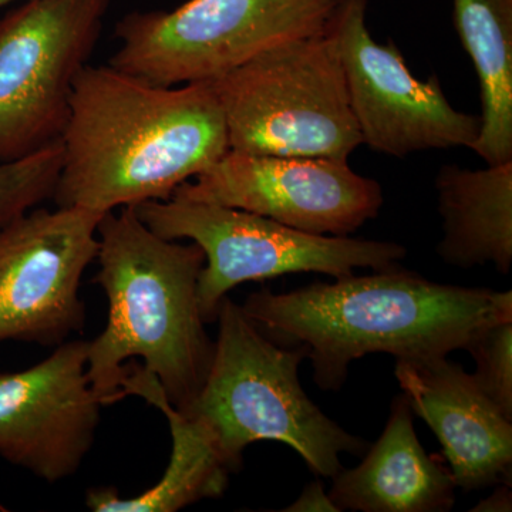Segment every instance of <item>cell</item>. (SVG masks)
I'll return each mask as SVG.
<instances>
[{"mask_svg": "<svg viewBox=\"0 0 512 512\" xmlns=\"http://www.w3.org/2000/svg\"><path fill=\"white\" fill-rule=\"evenodd\" d=\"M87 340H67L43 362L0 373V457L56 484L80 470L103 403L87 375Z\"/></svg>", "mask_w": 512, "mask_h": 512, "instance_id": "7c38bea8", "label": "cell"}, {"mask_svg": "<svg viewBox=\"0 0 512 512\" xmlns=\"http://www.w3.org/2000/svg\"><path fill=\"white\" fill-rule=\"evenodd\" d=\"M158 237L188 239L204 251L197 298L205 323L217 322L222 299L235 286L313 272L338 279L357 268L383 271L407 251L397 242L315 235L222 205L170 198L133 205Z\"/></svg>", "mask_w": 512, "mask_h": 512, "instance_id": "52a82bcc", "label": "cell"}, {"mask_svg": "<svg viewBox=\"0 0 512 512\" xmlns=\"http://www.w3.org/2000/svg\"><path fill=\"white\" fill-rule=\"evenodd\" d=\"M454 26L480 80L481 127L470 150L512 161V0H453Z\"/></svg>", "mask_w": 512, "mask_h": 512, "instance_id": "e0dca14e", "label": "cell"}, {"mask_svg": "<svg viewBox=\"0 0 512 512\" xmlns=\"http://www.w3.org/2000/svg\"><path fill=\"white\" fill-rule=\"evenodd\" d=\"M111 0H26L0 19V164L62 140Z\"/></svg>", "mask_w": 512, "mask_h": 512, "instance_id": "ba28073f", "label": "cell"}, {"mask_svg": "<svg viewBox=\"0 0 512 512\" xmlns=\"http://www.w3.org/2000/svg\"><path fill=\"white\" fill-rule=\"evenodd\" d=\"M18 2V0H0V9L5 8V6H8L9 3Z\"/></svg>", "mask_w": 512, "mask_h": 512, "instance_id": "7402d4cb", "label": "cell"}, {"mask_svg": "<svg viewBox=\"0 0 512 512\" xmlns=\"http://www.w3.org/2000/svg\"><path fill=\"white\" fill-rule=\"evenodd\" d=\"M443 220L437 254L460 269L493 264L503 275L512 264V161L468 170L443 165L434 180Z\"/></svg>", "mask_w": 512, "mask_h": 512, "instance_id": "9a60e30c", "label": "cell"}, {"mask_svg": "<svg viewBox=\"0 0 512 512\" xmlns=\"http://www.w3.org/2000/svg\"><path fill=\"white\" fill-rule=\"evenodd\" d=\"M217 322L210 373L197 399L180 413L231 473L241 470L245 450L258 441L286 444L312 473L326 478L342 470V454L366 453V440L342 429L306 396L299 366L308 350L269 339L228 296Z\"/></svg>", "mask_w": 512, "mask_h": 512, "instance_id": "277c9868", "label": "cell"}, {"mask_svg": "<svg viewBox=\"0 0 512 512\" xmlns=\"http://www.w3.org/2000/svg\"><path fill=\"white\" fill-rule=\"evenodd\" d=\"M57 207L100 214L167 201L229 150L211 82L156 86L109 66L74 80Z\"/></svg>", "mask_w": 512, "mask_h": 512, "instance_id": "6da1fadb", "label": "cell"}, {"mask_svg": "<svg viewBox=\"0 0 512 512\" xmlns=\"http://www.w3.org/2000/svg\"><path fill=\"white\" fill-rule=\"evenodd\" d=\"M126 367L124 397H143L168 421L173 440L170 463L161 480L137 497L123 498L114 487L90 488L87 508L94 512H177L198 501L222 497L231 471L195 424L170 406L153 373L136 363Z\"/></svg>", "mask_w": 512, "mask_h": 512, "instance_id": "2e32d148", "label": "cell"}, {"mask_svg": "<svg viewBox=\"0 0 512 512\" xmlns=\"http://www.w3.org/2000/svg\"><path fill=\"white\" fill-rule=\"evenodd\" d=\"M62 167V140L32 156L0 164V229L53 198Z\"/></svg>", "mask_w": 512, "mask_h": 512, "instance_id": "ac0fdd59", "label": "cell"}, {"mask_svg": "<svg viewBox=\"0 0 512 512\" xmlns=\"http://www.w3.org/2000/svg\"><path fill=\"white\" fill-rule=\"evenodd\" d=\"M284 512H340L335 503L330 500L329 494L325 493L322 481L313 480L312 483L303 488L298 500L282 510Z\"/></svg>", "mask_w": 512, "mask_h": 512, "instance_id": "ffe728a7", "label": "cell"}, {"mask_svg": "<svg viewBox=\"0 0 512 512\" xmlns=\"http://www.w3.org/2000/svg\"><path fill=\"white\" fill-rule=\"evenodd\" d=\"M366 12L367 0H342L328 29L363 144L397 158L473 146L480 116L454 109L437 76L414 77L393 40L373 39Z\"/></svg>", "mask_w": 512, "mask_h": 512, "instance_id": "9c48e42d", "label": "cell"}, {"mask_svg": "<svg viewBox=\"0 0 512 512\" xmlns=\"http://www.w3.org/2000/svg\"><path fill=\"white\" fill-rule=\"evenodd\" d=\"M119 210L106 212L97 228L94 282L106 293L109 318L89 342L87 375L103 406H111L124 399L127 360L140 357L170 406L185 412L215 352L197 298L204 251L194 242L158 237L133 205Z\"/></svg>", "mask_w": 512, "mask_h": 512, "instance_id": "3957f363", "label": "cell"}, {"mask_svg": "<svg viewBox=\"0 0 512 512\" xmlns=\"http://www.w3.org/2000/svg\"><path fill=\"white\" fill-rule=\"evenodd\" d=\"M252 212L315 235L349 237L382 210V185L329 158L228 150L173 197Z\"/></svg>", "mask_w": 512, "mask_h": 512, "instance_id": "8fae6325", "label": "cell"}, {"mask_svg": "<svg viewBox=\"0 0 512 512\" xmlns=\"http://www.w3.org/2000/svg\"><path fill=\"white\" fill-rule=\"evenodd\" d=\"M495 491L490 497L484 498L476 507L471 508L474 512H511L512 491L510 484L495 485Z\"/></svg>", "mask_w": 512, "mask_h": 512, "instance_id": "44dd1931", "label": "cell"}, {"mask_svg": "<svg viewBox=\"0 0 512 512\" xmlns=\"http://www.w3.org/2000/svg\"><path fill=\"white\" fill-rule=\"evenodd\" d=\"M103 215L40 208L0 229V342L56 348L82 332L80 282L97 258Z\"/></svg>", "mask_w": 512, "mask_h": 512, "instance_id": "30bf717a", "label": "cell"}, {"mask_svg": "<svg viewBox=\"0 0 512 512\" xmlns=\"http://www.w3.org/2000/svg\"><path fill=\"white\" fill-rule=\"evenodd\" d=\"M466 350L476 360L474 380L512 420V320L488 326Z\"/></svg>", "mask_w": 512, "mask_h": 512, "instance_id": "d6986e66", "label": "cell"}, {"mask_svg": "<svg viewBox=\"0 0 512 512\" xmlns=\"http://www.w3.org/2000/svg\"><path fill=\"white\" fill-rule=\"evenodd\" d=\"M211 83L229 150L349 161L363 144L329 32L272 47Z\"/></svg>", "mask_w": 512, "mask_h": 512, "instance_id": "5b68a950", "label": "cell"}, {"mask_svg": "<svg viewBox=\"0 0 512 512\" xmlns=\"http://www.w3.org/2000/svg\"><path fill=\"white\" fill-rule=\"evenodd\" d=\"M394 376L413 413L429 424L443 447L457 488L510 484L512 420L448 356L396 360Z\"/></svg>", "mask_w": 512, "mask_h": 512, "instance_id": "4fadbf2b", "label": "cell"}, {"mask_svg": "<svg viewBox=\"0 0 512 512\" xmlns=\"http://www.w3.org/2000/svg\"><path fill=\"white\" fill-rule=\"evenodd\" d=\"M241 306L278 345L308 350L313 379L326 392L342 389L349 366L370 353L448 356L512 320L511 291L437 284L400 265L291 292L261 289Z\"/></svg>", "mask_w": 512, "mask_h": 512, "instance_id": "7a4b0ae2", "label": "cell"}, {"mask_svg": "<svg viewBox=\"0 0 512 512\" xmlns=\"http://www.w3.org/2000/svg\"><path fill=\"white\" fill-rule=\"evenodd\" d=\"M342 0H188L127 13L110 66L156 86L211 82L272 47L328 32Z\"/></svg>", "mask_w": 512, "mask_h": 512, "instance_id": "8992f818", "label": "cell"}, {"mask_svg": "<svg viewBox=\"0 0 512 512\" xmlns=\"http://www.w3.org/2000/svg\"><path fill=\"white\" fill-rule=\"evenodd\" d=\"M413 409L404 394L394 397L382 436L363 461L333 477L330 500L340 511L446 512L456 503V480L440 458L421 446Z\"/></svg>", "mask_w": 512, "mask_h": 512, "instance_id": "5bb4252c", "label": "cell"}]
</instances>
